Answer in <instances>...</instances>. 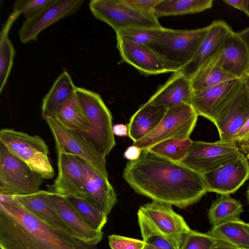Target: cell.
<instances>
[{"label": "cell", "mask_w": 249, "mask_h": 249, "mask_svg": "<svg viewBox=\"0 0 249 249\" xmlns=\"http://www.w3.org/2000/svg\"><path fill=\"white\" fill-rule=\"evenodd\" d=\"M123 177L136 193L182 209L198 202L208 192L201 174L146 150L126 163Z\"/></svg>", "instance_id": "6da1fadb"}, {"label": "cell", "mask_w": 249, "mask_h": 249, "mask_svg": "<svg viewBox=\"0 0 249 249\" xmlns=\"http://www.w3.org/2000/svg\"><path fill=\"white\" fill-rule=\"evenodd\" d=\"M0 249H97L54 229L12 196L0 195Z\"/></svg>", "instance_id": "7a4b0ae2"}, {"label": "cell", "mask_w": 249, "mask_h": 249, "mask_svg": "<svg viewBox=\"0 0 249 249\" xmlns=\"http://www.w3.org/2000/svg\"><path fill=\"white\" fill-rule=\"evenodd\" d=\"M75 95L90 125L89 132L81 134L106 157L116 144L111 114L98 93L76 87Z\"/></svg>", "instance_id": "3957f363"}, {"label": "cell", "mask_w": 249, "mask_h": 249, "mask_svg": "<svg viewBox=\"0 0 249 249\" xmlns=\"http://www.w3.org/2000/svg\"><path fill=\"white\" fill-rule=\"evenodd\" d=\"M0 143L44 179L53 177L54 170L49 159L48 146L39 136L30 135L14 129L3 128L0 131Z\"/></svg>", "instance_id": "277c9868"}, {"label": "cell", "mask_w": 249, "mask_h": 249, "mask_svg": "<svg viewBox=\"0 0 249 249\" xmlns=\"http://www.w3.org/2000/svg\"><path fill=\"white\" fill-rule=\"evenodd\" d=\"M44 178L0 143V195L25 196L40 191Z\"/></svg>", "instance_id": "5b68a950"}, {"label": "cell", "mask_w": 249, "mask_h": 249, "mask_svg": "<svg viewBox=\"0 0 249 249\" xmlns=\"http://www.w3.org/2000/svg\"><path fill=\"white\" fill-rule=\"evenodd\" d=\"M198 115L191 105L182 104L167 109L162 119L149 134L133 142L142 151L168 139L189 138Z\"/></svg>", "instance_id": "8992f818"}, {"label": "cell", "mask_w": 249, "mask_h": 249, "mask_svg": "<svg viewBox=\"0 0 249 249\" xmlns=\"http://www.w3.org/2000/svg\"><path fill=\"white\" fill-rule=\"evenodd\" d=\"M89 8L94 17L116 32L135 27H161L154 14L140 11L123 0H91Z\"/></svg>", "instance_id": "52a82bcc"}, {"label": "cell", "mask_w": 249, "mask_h": 249, "mask_svg": "<svg viewBox=\"0 0 249 249\" xmlns=\"http://www.w3.org/2000/svg\"><path fill=\"white\" fill-rule=\"evenodd\" d=\"M209 29V25L193 30L168 28L158 42L148 46L182 68L194 57Z\"/></svg>", "instance_id": "ba28073f"}, {"label": "cell", "mask_w": 249, "mask_h": 249, "mask_svg": "<svg viewBox=\"0 0 249 249\" xmlns=\"http://www.w3.org/2000/svg\"><path fill=\"white\" fill-rule=\"evenodd\" d=\"M44 119L52 133L56 150H62L77 156L108 178L106 157L83 135L64 127L53 117L48 116Z\"/></svg>", "instance_id": "9c48e42d"}, {"label": "cell", "mask_w": 249, "mask_h": 249, "mask_svg": "<svg viewBox=\"0 0 249 249\" xmlns=\"http://www.w3.org/2000/svg\"><path fill=\"white\" fill-rule=\"evenodd\" d=\"M240 152L234 139L215 142L193 141L186 156L180 162L202 174L225 163Z\"/></svg>", "instance_id": "30bf717a"}, {"label": "cell", "mask_w": 249, "mask_h": 249, "mask_svg": "<svg viewBox=\"0 0 249 249\" xmlns=\"http://www.w3.org/2000/svg\"><path fill=\"white\" fill-rule=\"evenodd\" d=\"M122 61L145 75L180 71L181 67L162 56L149 46L117 37Z\"/></svg>", "instance_id": "8fae6325"}, {"label": "cell", "mask_w": 249, "mask_h": 249, "mask_svg": "<svg viewBox=\"0 0 249 249\" xmlns=\"http://www.w3.org/2000/svg\"><path fill=\"white\" fill-rule=\"evenodd\" d=\"M208 192L235 193L249 178V162L242 152L220 166L201 174Z\"/></svg>", "instance_id": "7c38bea8"}, {"label": "cell", "mask_w": 249, "mask_h": 249, "mask_svg": "<svg viewBox=\"0 0 249 249\" xmlns=\"http://www.w3.org/2000/svg\"><path fill=\"white\" fill-rule=\"evenodd\" d=\"M57 153L58 174L51 192L65 197H83L89 165L65 151L57 150Z\"/></svg>", "instance_id": "4fadbf2b"}, {"label": "cell", "mask_w": 249, "mask_h": 249, "mask_svg": "<svg viewBox=\"0 0 249 249\" xmlns=\"http://www.w3.org/2000/svg\"><path fill=\"white\" fill-rule=\"evenodd\" d=\"M138 212L172 240L179 249L191 229L183 218L173 210L170 204L153 201L142 206Z\"/></svg>", "instance_id": "5bb4252c"}, {"label": "cell", "mask_w": 249, "mask_h": 249, "mask_svg": "<svg viewBox=\"0 0 249 249\" xmlns=\"http://www.w3.org/2000/svg\"><path fill=\"white\" fill-rule=\"evenodd\" d=\"M84 0H57L33 18L26 19L18 31L23 43L36 41L45 29L61 18L74 14L81 7Z\"/></svg>", "instance_id": "9a60e30c"}, {"label": "cell", "mask_w": 249, "mask_h": 249, "mask_svg": "<svg viewBox=\"0 0 249 249\" xmlns=\"http://www.w3.org/2000/svg\"><path fill=\"white\" fill-rule=\"evenodd\" d=\"M242 84L236 78L194 92L191 105L198 116L212 123L219 111L237 93Z\"/></svg>", "instance_id": "2e32d148"}, {"label": "cell", "mask_w": 249, "mask_h": 249, "mask_svg": "<svg viewBox=\"0 0 249 249\" xmlns=\"http://www.w3.org/2000/svg\"><path fill=\"white\" fill-rule=\"evenodd\" d=\"M249 118V95L243 83L217 114L213 124L220 140L233 139Z\"/></svg>", "instance_id": "e0dca14e"}, {"label": "cell", "mask_w": 249, "mask_h": 249, "mask_svg": "<svg viewBox=\"0 0 249 249\" xmlns=\"http://www.w3.org/2000/svg\"><path fill=\"white\" fill-rule=\"evenodd\" d=\"M193 94L191 79L180 70L174 72L146 103L168 109L182 104L191 105Z\"/></svg>", "instance_id": "ac0fdd59"}, {"label": "cell", "mask_w": 249, "mask_h": 249, "mask_svg": "<svg viewBox=\"0 0 249 249\" xmlns=\"http://www.w3.org/2000/svg\"><path fill=\"white\" fill-rule=\"evenodd\" d=\"M50 197L57 212L77 238L96 246L102 240L103 231L93 229L66 197L53 192Z\"/></svg>", "instance_id": "d6986e66"}, {"label": "cell", "mask_w": 249, "mask_h": 249, "mask_svg": "<svg viewBox=\"0 0 249 249\" xmlns=\"http://www.w3.org/2000/svg\"><path fill=\"white\" fill-rule=\"evenodd\" d=\"M51 191L40 190L28 195L12 197L45 223L54 229L75 236L55 208L51 199Z\"/></svg>", "instance_id": "ffe728a7"}, {"label": "cell", "mask_w": 249, "mask_h": 249, "mask_svg": "<svg viewBox=\"0 0 249 249\" xmlns=\"http://www.w3.org/2000/svg\"><path fill=\"white\" fill-rule=\"evenodd\" d=\"M82 198L107 216L117 201L116 193L108 178L89 165L86 173Z\"/></svg>", "instance_id": "44dd1931"}, {"label": "cell", "mask_w": 249, "mask_h": 249, "mask_svg": "<svg viewBox=\"0 0 249 249\" xmlns=\"http://www.w3.org/2000/svg\"><path fill=\"white\" fill-rule=\"evenodd\" d=\"M209 26L208 32L196 54L180 70L190 79L204 62L220 51L226 38L232 31L230 26L222 20H215Z\"/></svg>", "instance_id": "7402d4cb"}, {"label": "cell", "mask_w": 249, "mask_h": 249, "mask_svg": "<svg viewBox=\"0 0 249 249\" xmlns=\"http://www.w3.org/2000/svg\"><path fill=\"white\" fill-rule=\"evenodd\" d=\"M220 64L224 71L236 78L241 79L249 70L247 47L237 33L232 30L227 36L220 50Z\"/></svg>", "instance_id": "603a6c76"}, {"label": "cell", "mask_w": 249, "mask_h": 249, "mask_svg": "<svg viewBox=\"0 0 249 249\" xmlns=\"http://www.w3.org/2000/svg\"><path fill=\"white\" fill-rule=\"evenodd\" d=\"M167 109L147 103L142 105L130 118L128 136L135 142L147 135L159 124Z\"/></svg>", "instance_id": "cb8c5ba5"}, {"label": "cell", "mask_w": 249, "mask_h": 249, "mask_svg": "<svg viewBox=\"0 0 249 249\" xmlns=\"http://www.w3.org/2000/svg\"><path fill=\"white\" fill-rule=\"evenodd\" d=\"M220 55V51L204 62L191 77L194 92L236 79L222 69Z\"/></svg>", "instance_id": "d4e9b609"}, {"label": "cell", "mask_w": 249, "mask_h": 249, "mask_svg": "<svg viewBox=\"0 0 249 249\" xmlns=\"http://www.w3.org/2000/svg\"><path fill=\"white\" fill-rule=\"evenodd\" d=\"M76 87L68 72L64 71L55 80L44 97L41 113L44 119L53 117L58 108L75 94Z\"/></svg>", "instance_id": "484cf974"}, {"label": "cell", "mask_w": 249, "mask_h": 249, "mask_svg": "<svg viewBox=\"0 0 249 249\" xmlns=\"http://www.w3.org/2000/svg\"><path fill=\"white\" fill-rule=\"evenodd\" d=\"M207 233L218 241L239 249H249V224L239 217L213 226Z\"/></svg>", "instance_id": "4316f807"}, {"label": "cell", "mask_w": 249, "mask_h": 249, "mask_svg": "<svg viewBox=\"0 0 249 249\" xmlns=\"http://www.w3.org/2000/svg\"><path fill=\"white\" fill-rule=\"evenodd\" d=\"M53 118L69 130L80 133L90 130L89 121L75 94L58 108Z\"/></svg>", "instance_id": "83f0119b"}, {"label": "cell", "mask_w": 249, "mask_h": 249, "mask_svg": "<svg viewBox=\"0 0 249 249\" xmlns=\"http://www.w3.org/2000/svg\"><path fill=\"white\" fill-rule=\"evenodd\" d=\"M213 0H161L155 6L154 14L157 18L190 14L211 8Z\"/></svg>", "instance_id": "f1b7e54d"}, {"label": "cell", "mask_w": 249, "mask_h": 249, "mask_svg": "<svg viewBox=\"0 0 249 249\" xmlns=\"http://www.w3.org/2000/svg\"><path fill=\"white\" fill-rule=\"evenodd\" d=\"M20 15L14 12L9 16L0 32V92L7 82L10 73L15 54L14 47L8 38L9 31L13 23Z\"/></svg>", "instance_id": "f546056e"}, {"label": "cell", "mask_w": 249, "mask_h": 249, "mask_svg": "<svg viewBox=\"0 0 249 249\" xmlns=\"http://www.w3.org/2000/svg\"><path fill=\"white\" fill-rule=\"evenodd\" d=\"M243 212V206L230 195H221L214 201L209 210L208 217L213 226L236 218Z\"/></svg>", "instance_id": "4dcf8cb0"}, {"label": "cell", "mask_w": 249, "mask_h": 249, "mask_svg": "<svg viewBox=\"0 0 249 249\" xmlns=\"http://www.w3.org/2000/svg\"><path fill=\"white\" fill-rule=\"evenodd\" d=\"M138 223L144 243L143 249H179L146 217L138 212Z\"/></svg>", "instance_id": "1f68e13d"}, {"label": "cell", "mask_w": 249, "mask_h": 249, "mask_svg": "<svg viewBox=\"0 0 249 249\" xmlns=\"http://www.w3.org/2000/svg\"><path fill=\"white\" fill-rule=\"evenodd\" d=\"M192 142L189 138L168 139L145 150L173 161L180 162L186 156Z\"/></svg>", "instance_id": "d6a6232c"}, {"label": "cell", "mask_w": 249, "mask_h": 249, "mask_svg": "<svg viewBox=\"0 0 249 249\" xmlns=\"http://www.w3.org/2000/svg\"><path fill=\"white\" fill-rule=\"evenodd\" d=\"M167 29L162 26L135 27L120 29L116 32V34L117 37L148 45L158 42Z\"/></svg>", "instance_id": "836d02e7"}, {"label": "cell", "mask_w": 249, "mask_h": 249, "mask_svg": "<svg viewBox=\"0 0 249 249\" xmlns=\"http://www.w3.org/2000/svg\"><path fill=\"white\" fill-rule=\"evenodd\" d=\"M66 197L93 229L102 231L107 221V216L98 211L82 197Z\"/></svg>", "instance_id": "e575fe53"}, {"label": "cell", "mask_w": 249, "mask_h": 249, "mask_svg": "<svg viewBox=\"0 0 249 249\" xmlns=\"http://www.w3.org/2000/svg\"><path fill=\"white\" fill-rule=\"evenodd\" d=\"M57 0H18L13 4V11L22 14L26 19L33 18Z\"/></svg>", "instance_id": "d590c367"}, {"label": "cell", "mask_w": 249, "mask_h": 249, "mask_svg": "<svg viewBox=\"0 0 249 249\" xmlns=\"http://www.w3.org/2000/svg\"><path fill=\"white\" fill-rule=\"evenodd\" d=\"M217 242L208 233L191 230L185 236L179 249H211Z\"/></svg>", "instance_id": "8d00e7d4"}, {"label": "cell", "mask_w": 249, "mask_h": 249, "mask_svg": "<svg viewBox=\"0 0 249 249\" xmlns=\"http://www.w3.org/2000/svg\"><path fill=\"white\" fill-rule=\"evenodd\" d=\"M108 242L111 249H143L144 246L143 240L115 234L108 236Z\"/></svg>", "instance_id": "74e56055"}, {"label": "cell", "mask_w": 249, "mask_h": 249, "mask_svg": "<svg viewBox=\"0 0 249 249\" xmlns=\"http://www.w3.org/2000/svg\"><path fill=\"white\" fill-rule=\"evenodd\" d=\"M233 139L241 152L246 155L249 153V118Z\"/></svg>", "instance_id": "f35d334b"}, {"label": "cell", "mask_w": 249, "mask_h": 249, "mask_svg": "<svg viewBox=\"0 0 249 249\" xmlns=\"http://www.w3.org/2000/svg\"><path fill=\"white\" fill-rule=\"evenodd\" d=\"M124 2L140 11L154 14L155 6L161 0H123Z\"/></svg>", "instance_id": "ab89813d"}, {"label": "cell", "mask_w": 249, "mask_h": 249, "mask_svg": "<svg viewBox=\"0 0 249 249\" xmlns=\"http://www.w3.org/2000/svg\"><path fill=\"white\" fill-rule=\"evenodd\" d=\"M142 150L136 145L128 147L124 153V157L130 161L137 160L141 155Z\"/></svg>", "instance_id": "60d3db41"}, {"label": "cell", "mask_w": 249, "mask_h": 249, "mask_svg": "<svg viewBox=\"0 0 249 249\" xmlns=\"http://www.w3.org/2000/svg\"><path fill=\"white\" fill-rule=\"evenodd\" d=\"M223 2L244 13L246 12L247 0H224Z\"/></svg>", "instance_id": "b9f144b4"}, {"label": "cell", "mask_w": 249, "mask_h": 249, "mask_svg": "<svg viewBox=\"0 0 249 249\" xmlns=\"http://www.w3.org/2000/svg\"><path fill=\"white\" fill-rule=\"evenodd\" d=\"M112 129L113 134L115 135L120 137L128 135L127 125L116 124L113 126Z\"/></svg>", "instance_id": "7bdbcfd3"}, {"label": "cell", "mask_w": 249, "mask_h": 249, "mask_svg": "<svg viewBox=\"0 0 249 249\" xmlns=\"http://www.w3.org/2000/svg\"><path fill=\"white\" fill-rule=\"evenodd\" d=\"M237 34L245 44L249 55V27L239 32H237ZM249 71V68L248 71Z\"/></svg>", "instance_id": "ee69618b"}, {"label": "cell", "mask_w": 249, "mask_h": 249, "mask_svg": "<svg viewBox=\"0 0 249 249\" xmlns=\"http://www.w3.org/2000/svg\"><path fill=\"white\" fill-rule=\"evenodd\" d=\"M211 249H239L230 245L218 241Z\"/></svg>", "instance_id": "f6af8a7d"}, {"label": "cell", "mask_w": 249, "mask_h": 249, "mask_svg": "<svg viewBox=\"0 0 249 249\" xmlns=\"http://www.w3.org/2000/svg\"><path fill=\"white\" fill-rule=\"evenodd\" d=\"M242 83L249 95V71H248L241 78Z\"/></svg>", "instance_id": "bcb514c9"}, {"label": "cell", "mask_w": 249, "mask_h": 249, "mask_svg": "<svg viewBox=\"0 0 249 249\" xmlns=\"http://www.w3.org/2000/svg\"><path fill=\"white\" fill-rule=\"evenodd\" d=\"M249 17V0H247V5L245 13Z\"/></svg>", "instance_id": "7dc6e473"}, {"label": "cell", "mask_w": 249, "mask_h": 249, "mask_svg": "<svg viewBox=\"0 0 249 249\" xmlns=\"http://www.w3.org/2000/svg\"><path fill=\"white\" fill-rule=\"evenodd\" d=\"M247 197H248V200L249 201V187L247 191Z\"/></svg>", "instance_id": "c3c4849f"}, {"label": "cell", "mask_w": 249, "mask_h": 249, "mask_svg": "<svg viewBox=\"0 0 249 249\" xmlns=\"http://www.w3.org/2000/svg\"><path fill=\"white\" fill-rule=\"evenodd\" d=\"M246 158L248 160H249V153L246 155Z\"/></svg>", "instance_id": "681fc988"}, {"label": "cell", "mask_w": 249, "mask_h": 249, "mask_svg": "<svg viewBox=\"0 0 249 249\" xmlns=\"http://www.w3.org/2000/svg\"><path fill=\"white\" fill-rule=\"evenodd\" d=\"M248 161H249V160H248Z\"/></svg>", "instance_id": "f907efd6"}, {"label": "cell", "mask_w": 249, "mask_h": 249, "mask_svg": "<svg viewBox=\"0 0 249 249\" xmlns=\"http://www.w3.org/2000/svg\"></svg>", "instance_id": "816d5d0a"}]
</instances>
